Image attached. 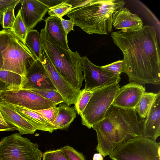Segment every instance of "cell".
Listing matches in <instances>:
<instances>
[{
	"label": "cell",
	"mask_w": 160,
	"mask_h": 160,
	"mask_svg": "<svg viewBox=\"0 0 160 160\" xmlns=\"http://www.w3.org/2000/svg\"><path fill=\"white\" fill-rule=\"evenodd\" d=\"M125 3L123 0H87L67 15L73 20L74 26L89 34L108 35L112 31L113 13Z\"/></svg>",
	"instance_id": "3957f363"
},
{
	"label": "cell",
	"mask_w": 160,
	"mask_h": 160,
	"mask_svg": "<svg viewBox=\"0 0 160 160\" xmlns=\"http://www.w3.org/2000/svg\"><path fill=\"white\" fill-rule=\"evenodd\" d=\"M3 99L0 96V102L2 101Z\"/></svg>",
	"instance_id": "60d3db41"
},
{
	"label": "cell",
	"mask_w": 160,
	"mask_h": 160,
	"mask_svg": "<svg viewBox=\"0 0 160 160\" xmlns=\"http://www.w3.org/2000/svg\"><path fill=\"white\" fill-rule=\"evenodd\" d=\"M36 61L30 50L11 29L0 31V70L25 77Z\"/></svg>",
	"instance_id": "5b68a950"
},
{
	"label": "cell",
	"mask_w": 160,
	"mask_h": 160,
	"mask_svg": "<svg viewBox=\"0 0 160 160\" xmlns=\"http://www.w3.org/2000/svg\"><path fill=\"white\" fill-rule=\"evenodd\" d=\"M111 37L123 56L122 72L129 82L142 85L160 83V51L156 29L143 26L134 32H113Z\"/></svg>",
	"instance_id": "6da1fadb"
},
{
	"label": "cell",
	"mask_w": 160,
	"mask_h": 160,
	"mask_svg": "<svg viewBox=\"0 0 160 160\" xmlns=\"http://www.w3.org/2000/svg\"><path fill=\"white\" fill-rule=\"evenodd\" d=\"M123 65L122 60H119L111 63L101 66L104 70L118 77H120L122 72Z\"/></svg>",
	"instance_id": "4dcf8cb0"
},
{
	"label": "cell",
	"mask_w": 160,
	"mask_h": 160,
	"mask_svg": "<svg viewBox=\"0 0 160 160\" xmlns=\"http://www.w3.org/2000/svg\"><path fill=\"white\" fill-rule=\"evenodd\" d=\"M72 6L65 0L61 3L49 8L48 13L50 16L62 18L72 10Z\"/></svg>",
	"instance_id": "484cf974"
},
{
	"label": "cell",
	"mask_w": 160,
	"mask_h": 160,
	"mask_svg": "<svg viewBox=\"0 0 160 160\" xmlns=\"http://www.w3.org/2000/svg\"><path fill=\"white\" fill-rule=\"evenodd\" d=\"M40 34L43 49L57 71L74 88L80 90L84 78L79 54L55 44L44 28L41 30Z\"/></svg>",
	"instance_id": "277c9868"
},
{
	"label": "cell",
	"mask_w": 160,
	"mask_h": 160,
	"mask_svg": "<svg viewBox=\"0 0 160 160\" xmlns=\"http://www.w3.org/2000/svg\"><path fill=\"white\" fill-rule=\"evenodd\" d=\"M0 122L5 125L10 124L8 123L4 120L2 116L0 111ZM11 125V124H10Z\"/></svg>",
	"instance_id": "f35d334b"
},
{
	"label": "cell",
	"mask_w": 160,
	"mask_h": 160,
	"mask_svg": "<svg viewBox=\"0 0 160 160\" xmlns=\"http://www.w3.org/2000/svg\"><path fill=\"white\" fill-rule=\"evenodd\" d=\"M25 44L35 60L41 62L43 58V54L40 33L36 30L29 31L25 39Z\"/></svg>",
	"instance_id": "44dd1931"
},
{
	"label": "cell",
	"mask_w": 160,
	"mask_h": 160,
	"mask_svg": "<svg viewBox=\"0 0 160 160\" xmlns=\"http://www.w3.org/2000/svg\"><path fill=\"white\" fill-rule=\"evenodd\" d=\"M112 26L123 32H134L142 29L143 23L138 15L133 14L126 8L115 11L113 14Z\"/></svg>",
	"instance_id": "2e32d148"
},
{
	"label": "cell",
	"mask_w": 160,
	"mask_h": 160,
	"mask_svg": "<svg viewBox=\"0 0 160 160\" xmlns=\"http://www.w3.org/2000/svg\"><path fill=\"white\" fill-rule=\"evenodd\" d=\"M45 21L44 29L53 42L65 49L69 50L67 34L63 28L60 18L50 16Z\"/></svg>",
	"instance_id": "ac0fdd59"
},
{
	"label": "cell",
	"mask_w": 160,
	"mask_h": 160,
	"mask_svg": "<svg viewBox=\"0 0 160 160\" xmlns=\"http://www.w3.org/2000/svg\"><path fill=\"white\" fill-rule=\"evenodd\" d=\"M43 57L41 62L47 72L56 90L62 97L64 103L69 106L72 104H75L81 90L74 88L57 71L43 48Z\"/></svg>",
	"instance_id": "8fae6325"
},
{
	"label": "cell",
	"mask_w": 160,
	"mask_h": 160,
	"mask_svg": "<svg viewBox=\"0 0 160 160\" xmlns=\"http://www.w3.org/2000/svg\"><path fill=\"white\" fill-rule=\"evenodd\" d=\"M25 77L5 70H0V80L5 83L9 89L22 88Z\"/></svg>",
	"instance_id": "7402d4cb"
},
{
	"label": "cell",
	"mask_w": 160,
	"mask_h": 160,
	"mask_svg": "<svg viewBox=\"0 0 160 160\" xmlns=\"http://www.w3.org/2000/svg\"><path fill=\"white\" fill-rule=\"evenodd\" d=\"M62 22V27L65 32L68 34L71 31H74L73 28L74 26V22L73 20L70 19L66 20L62 18H60Z\"/></svg>",
	"instance_id": "d6a6232c"
},
{
	"label": "cell",
	"mask_w": 160,
	"mask_h": 160,
	"mask_svg": "<svg viewBox=\"0 0 160 160\" xmlns=\"http://www.w3.org/2000/svg\"><path fill=\"white\" fill-rule=\"evenodd\" d=\"M145 120L134 109H125L112 105L104 118L92 128L97 133V151L105 157L124 142L142 137Z\"/></svg>",
	"instance_id": "7a4b0ae2"
},
{
	"label": "cell",
	"mask_w": 160,
	"mask_h": 160,
	"mask_svg": "<svg viewBox=\"0 0 160 160\" xmlns=\"http://www.w3.org/2000/svg\"><path fill=\"white\" fill-rule=\"evenodd\" d=\"M11 29L16 36L25 44V39L28 31L22 19L19 10Z\"/></svg>",
	"instance_id": "cb8c5ba5"
},
{
	"label": "cell",
	"mask_w": 160,
	"mask_h": 160,
	"mask_svg": "<svg viewBox=\"0 0 160 160\" xmlns=\"http://www.w3.org/2000/svg\"><path fill=\"white\" fill-rule=\"evenodd\" d=\"M119 88L118 83L92 91L88 104L80 115L82 124L90 129L102 120L112 105Z\"/></svg>",
	"instance_id": "52a82bcc"
},
{
	"label": "cell",
	"mask_w": 160,
	"mask_h": 160,
	"mask_svg": "<svg viewBox=\"0 0 160 160\" xmlns=\"http://www.w3.org/2000/svg\"><path fill=\"white\" fill-rule=\"evenodd\" d=\"M43 153L37 143L15 133L0 141V160H41Z\"/></svg>",
	"instance_id": "ba28073f"
},
{
	"label": "cell",
	"mask_w": 160,
	"mask_h": 160,
	"mask_svg": "<svg viewBox=\"0 0 160 160\" xmlns=\"http://www.w3.org/2000/svg\"><path fill=\"white\" fill-rule=\"evenodd\" d=\"M85 81V91H92L114 84H118L121 78L115 76L103 69L101 66L94 64L86 56L82 57Z\"/></svg>",
	"instance_id": "30bf717a"
},
{
	"label": "cell",
	"mask_w": 160,
	"mask_h": 160,
	"mask_svg": "<svg viewBox=\"0 0 160 160\" xmlns=\"http://www.w3.org/2000/svg\"><path fill=\"white\" fill-rule=\"evenodd\" d=\"M3 15V12L0 11V24L1 25L2 24Z\"/></svg>",
	"instance_id": "ab89813d"
},
{
	"label": "cell",
	"mask_w": 160,
	"mask_h": 160,
	"mask_svg": "<svg viewBox=\"0 0 160 160\" xmlns=\"http://www.w3.org/2000/svg\"><path fill=\"white\" fill-rule=\"evenodd\" d=\"M56 106L40 110H34L53 124L58 114V108Z\"/></svg>",
	"instance_id": "f546056e"
},
{
	"label": "cell",
	"mask_w": 160,
	"mask_h": 160,
	"mask_svg": "<svg viewBox=\"0 0 160 160\" xmlns=\"http://www.w3.org/2000/svg\"><path fill=\"white\" fill-rule=\"evenodd\" d=\"M9 90L8 87L5 83L0 80V92Z\"/></svg>",
	"instance_id": "8d00e7d4"
},
{
	"label": "cell",
	"mask_w": 160,
	"mask_h": 160,
	"mask_svg": "<svg viewBox=\"0 0 160 160\" xmlns=\"http://www.w3.org/2000/svg\"><path fill=\"white\" fill-rule=\"evenodd\" d=\"M22 88L56 90L46 70L38 60H36L27 70Z\"/></svg>",
	"instance_id": "7c38bea8"
},
{
	"label": "cell",
	"mask_w": 160,
	"mask_h": 160,
	"mask_svg": "<svg viewBox=\"0 0 160 160\" xmlns=\"http://www.w3.org/2000/svg\"><path fill=\"white\" fill-rule=\"evenodd\" d=\"M13 105L16 111L37 130L48 132L51 133L56 130L52 124L34 111Z\"/></svg>",
	"instance_id": "d6986e66"
},
{
	"label": "cell",
	"mask_w": 160,
	"mask_h": 160,
	"mask_svg": "<svg viewBox=\"0 0 160 160\" xmlns=\"http://www.w3.org/2000/svg\"><path fill=\"white\" fill-rule=\"evenodd\" d=\"M18 4H16L8 7L3 12L2 27L3 29H11L15 21L14 9Z\"/></svg>",
	"instance_id": "83f0119b"
},
{
	"label": "cell",
	"mask_w": 160,
	"mask_h": 160,
	"mask_svg": "<svg viewBox=\"0 0 160 160\" xmlns=\"http://www.w3.org/2000/svg\"><path fill=\"white\" fill-rule=\"evenodd\" d=\"M58 107V114L53 125L56 130L67 129L76 118L77 111L75 106L70 107L66 103L60 104Z\"/></svg>",
	"instance_id": "ffe728a7"
},
{
	"label": "cell",
	"mask_w": 160,
	"mask_h": 160,
	"mask_svg": "<svg viewBox=\"0 0 160 160\" xmlns=\"http://www.w3.org/2000/svg\"><path fill=\"white\" fill-rule=\"evenodd\" d=\"M0 96L9 103L32 110H42L57 105L36 93L22 88L0 92Z\"/></svg>",
	"instance_id": "9c48e42d"
},
{
	"label": "cell",
	"mask_w": 160,
	"mask_h": 160,
	"mask_svg": "<svg viewBox=\"0 0 160 160\" xmlns=\"http://www.w3.org/2000/svg\"><path fill=\"white\" fill-rule=\"evenodd\" d=\"M43 98L52 101L57 105L64 102L61 94L56 90L52 89H37L30 90Z\"/></svg>",
	"instance_id": "d4e9b609"
},
{
	"label": "cell",
	"mask_w": 160,
	"mask_h": 160,
	"mask_svg": "<svg viewBox=\"0 0 160 160\" xmlns=\"http://www.w3.org/2000/svg\"><path fill=\"white\" fill-rule=\"evenodd\" d=\"M0 111L5 121L16 127L21 134H33L37 130L16 111L13 105L3 100L0 102Z\"/></svg>",
	"instance_id": "9a60e30c"
},
{
	"label": "cell",
	"mask_w": 160,
	"mask_h": 160,
	"mask_svg": "<svg viewBox=\"0 0 160 160\" xmlns=\"http://www.w3.org/2000/svg\"><path fill=\"white\" fill-rule=\"evenodd\" d=\"M70 160H86L82 153L80 152L72 147L66 145L60 148Z\"/></svg>",
	"instance_id": "1f68e13d"
},
{
	"label": "cell",
	"mask_w": 160,
	"mask_h": 160,
	"mask_svg": "<svg viewBox=\"0 0 160 160\" xmlns=\"http://www.w3.org/2000/svg\"><path fill=\"white\" fill-rule=\"evenodd\" d=\"M21 3L20 15L28 31L43 19L49 8L40 0H22Z\"/></svg>",
	"instance_id": "5bb4252c"
},
{
	"label": "cell",
	"mask_w": 160,
	"mask_h": 160,
	"mask_svg": "<svg viewBox=\"0 0 160 160\" xmlns=\"http://www.w3.org/2000/svg\"><path fill=\"white\" fill-rule=\"evenodd\" d=\"M18 130V128L11 125H5L0 122V131Z\"/></svg>",
	"instance_id": "d590c367"
},
{
	"label": "cell",
	"mask_w": 160,
	"mask_h": 160,
	"mask_svg": "<svg viewBox=\"0 0 160 160\" xmlns=\"http://www.w3.org/2000/svg\"><path fill=\"white\" fill-rule=\"evenodd\" d=\"M22 0H0V11L4 12L8 7L14 4H18Z\"/></svg>",
	"instance_id": "836d02e7"
},
{
	"label": "cell",
	"mask_w": 160,
	"mask_h": 160,
	"mask_svg": "<svg viewBox=\"0 0 160 160\" xmlns=\"http://www.w3.org/2000/svg\"><path fill=\"white\" fill-rule=\"evenodd\" d=\"M109 157L112 160H160V143L135 137L119 145Z\"/></svg>",
	"instance_id": "8992f818"
},
{
	"label": "cell",
	"mask_w": 160,
	"mask_h": 160,
	"mask_svg": "<svg viewBox=\"0 0 160 160\" xmlns=\"http://www.w3.org/2000/svg\"><path fill=\"white\" fill-rule=\"evenodd\" d=\"M103 157L100 153H95L94 154L93 157V160H103Z\"/></svg>",
	"instance_id": "74e56055"
},
{
	"label": "cell",
	"mask_w": 160,
	"mask_h": 160,
	"mask_svg": "<svg viewBox=\"0 0 160 160\" xmlns=\"http://www.w3.org/2000/svg\"><path fill=\"white\" fill-rule=\"evenodd\" d=\"M158 93L145 120L142 136L155 141L160 136V91Z\"/></svg>",
	"instance_id": "e0dca14e"
},
{
	"label": "cell",
	"mask_w": 160,
	"mask_h": 160,
	"mask_svg": "<svg viewBox=\"0 0 160 160\" xmlns=\"http://www.w3.org/2000/svg\"><path fill=\"white\" fill-rule=\"evenodd\" d=\"M93 91H85L83 89L81 92L75 104V107L78 115L83 112L88 104L92 95Z\"/></svg>",
	"instance_id": "4316f807"
},
{
	"label": "cell",
	"mask_w": 160,
	"mask_h": 160,
	"mask_svg": "<svg viewBox=\"0 0 160 160\" xmlns=\"http://www.w3.org/2000/svg\"><path fill=\"white\" fill-rule=\"evenodd\" d=\"M158 93L145 92L143 94L135 109L141 118L143 119L146 118Z\"/></svg>",
	"instance_id": "603a6c76"
},
{
	"label": "cell",
	"mask_w": 160,
	"mask_h": 160,
	"mask_svg": "<svg viewBox=\"0 0 160 160\" xmlns=\"http://www.w3.org/2000/svg\"><path fill=\"white\" fill-rule=\"evenodd\" d=\"M40 1L48 7L49 8L55 6L61 2L63 0H40Z\"/></svg>",
	"instance_id": "e575fe53"
},
{
	"label": "cell",
	"mask_w": 160,
	"mask_h": 160,
	"mask_svg": "<svg viewBox=\"0 0 160 160\" xmlns=\"http://www.w3.org/2000/svg\"><path fill=\"white\" fill-rule=\"evenodd\" d=\"M145 92L142 85L132 82L120 88L112 105L125 109H135Z\"/></svg>",
	"instance_id": "4fadbf2b"
},
{
	"label": "cell",
	"mask_w": 160,
	"mask_h": 160,
	"mask_svg": "<svg viewBox=\"0 0 160 160\" xmlns=\"http://www.w3.org/2000/svg\"><path fill=\"white\" fill-rule=\"evenodd\" d=\"M42 160H70L60 148L46 151L43 153Z\"/></svg>",
	"instance_id": "f1b7e54d"
}]
</instances>
